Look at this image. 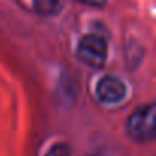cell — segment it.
Listing matches in <instances>:
<instances>
[{"label":"cell","mask_w":156,"mask_h":156,"mask_svg":"<svg viewBox=\"0 0 156 156\" xmlns=\"http://www.w3.org/2000/svg\"><path fill=\"white\" fill-rule=\"evenodd\" d=\"M32 6L40 16H55L61 9V0H32Z\"/></svg>","instance_id":"277c9868"},{"label":"cell","mask_w":156,"mask_h":156,"mask_svg":"<svg viewBox=\"0 0 156 156\" xmlns=\"http://www.w3.org/2000/svg\"><path fill=\"white\" fill-rule=\"evenodd\" d=\"M127 89L126 84L116 76L107 75L98 81L97 84V98L107 106H113L121 103L126 98Z\"/></svg>","instance_id":"3957f363"},{"label":"cell","mask_w":156,"mask_h":156,"mask_svg":"<svg viewBox=\"0 0 156 156\" xmlns=\"http://www.w3.org/2000/svg\"><path fill=\"white\" fill-rule=\"evenodd\" d=\"M76 58L89 67H103L107 60V41L98 34H86L76 46Z\"/></svg>","instance_id":"7a4b0ae2"},{"label":"cell","mask_w":156,"mask_h":156,"mask_svg":"<svg viewBox=\"0 0 156 156\" xmlns=\"http://www.w3.org/2000/svg\"><path fill=\"white\" fill-rule=\"evenodd\" d=\"M83 5H87V6H94V8H103L107 5V0H76Z\"/></svg>","instance_id":"8992f818"},{"label":"cell","mask_w":156,"mask_h":156,"mask_svg":"<svg viewBox=\"0 0 156 156\" xmlns=\"http://www.w3.org/2000/svg\"><path fill=\"white\" fill-rule=\"evenodd\" d=\"M154 106L151 103L138 106L127 118L126 130L130 139L147 144L154 139Z\"/></svg>","instance_id":"6da1fadb"},{"label":"cell","mask_w":156,"mask_h":156,"mask_svg":"<svg viewBox=\"0 0 156 156\" xmlns=\"http://www.w3.org/2000/svg\"><path fill=\"white\" fill-rule=\"evenodd\" d=\"M44 156H70V150L67 147V144L64 142H58V144H54Z\"/></svg>","instance_id":"5b68a950"}]
</instances>
